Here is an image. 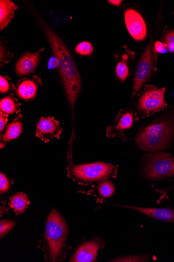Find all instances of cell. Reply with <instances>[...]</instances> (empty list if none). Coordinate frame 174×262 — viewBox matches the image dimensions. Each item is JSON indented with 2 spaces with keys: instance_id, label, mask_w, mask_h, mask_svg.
<instances>
[{
  "instance_id": "obj_1",
  "label": "cell",
  "mask_w": 174,
  "mask_h": 262,
  "mask_svg": "<svg viewBox=\"0 0 174 262\" xmlns=\"http://www.w3.org/2000/svg\"><path fill=\"white\" fill-rule=\"evenodd\" d=\"M40 23L54 56L59 60V73L73 120L74 106L82 89V79L79 69L68 48L60 37L44 21L40 19Z\"/></svg>"
},
{
  "instance_id": "obj_2",
  "label": "cell",
  "mask_w": 174,
  "mask_h": 262,
  "mask_svg": "<svg viewBox=\"0 0 174 262\" xmlns=\"http://www.w3.org/2000/svg\"><path fill=\"white\" fill-rule=\"evenodd\" d=\"M134 141L144 151L155 152L170 149L174 144V105L150 124L140 128Z\"/></svg>"
},
{
  "instance_id": "obj_3",
  "label": "cell",
  "mask_w": 174,
  "mask_h": 262,
  "mask_svg": "<svg viewBox=\"0 0 174 262\" xmlns=\"http://www.w3.org/2000/svg\"><path fill=\"white\" fill-rule=\"evenodd\" d=\"M69 228L60 212L53 209L45 223L40 245L47 261H59L66 257L70 247L67 244Z\"/></svg>"
},
{
  "instance_id": "obj_4",
  "label": "cell",
  "mask_w": 174,
  "mask_h": 262,
  "mask_svg": "<svg viewBox=\"0 0 174 262\" xmlns=\"http://www.w3.org/2000/svg\"><path fill=\"white\" fill-rule=\"evenodd\" d=\"M67 171L68 177L73 181L87 184L113 177L116 168L112 164L97 162L89 164H70Z\"/></svg>"
},
{
  "instance_id": "obj_5",
  "label": "cell",
  "mask_w": 174,
  "mask_h": 262,
  "mask_svg": "<svg viewBox=\"0 0 174 262\" xmlns=\"http://www.w3.org/2000/svg\"><path fill=\"white\" fill-rule=\"evenodd\" d=\"M143 176L149 181H161L174 177V157L163 151L145 156Z\"/></svg>"
},
{
  "instance_id": "obj_6",
  "label": "cell",
  "mask_w": 174,
  "mask_h": 262,
  "mask_svg": "<svg viewBox=\"0 0 174 262\" xmlns=\"http://www.w3.org/2000/svg\"><path fill=\"white\" fill-rule=\"evenodd\" d=\"M165 87L158 88L155 86L147 87L138 99L137 110L139 114L147 117L166 108L165 101Z\"/></svg>"
},
{
  "instance_id": "obj_7",
  "label": "cell",
  "mask_w": 174,
  "mask_h": 262,
  "mask_svg": "<svg viewBox=\"0 0 174 262\" xmlns=\"http://www.w3.org/2000/svg\"><path fill=\"white\" fill-rule=\"evenodd\" d=\"M155 36L145 48L138 63L133 80L132 99L142 88L144 83L152 77L154 70L153 43Z\"/></svg>"
},
{
  "instance_id": "obj_8",
  "label": "cell",
  "mask_w": 174,
  "mask_h": 262,
  "mask_svg": "<svg viewBox=\"0 0 174 262\" xmlns=\"http://www.w3.org/2000/svg\"><path fill=\"white\" fill-rule=\"evenodd\" d=\"M127 30L137 41L144 40L147 36V27L145 20L140 13L133 9H129L124 12Z\"/></svg>"
},
{
  "instance_id": "obj_9",
  "label": "cell",
  "mask_w": 174,
  "mask_h": 262,
  "mask_svg": "<svg viewBox=\"0 0 174 262\" xmlns=\"http://www.w3.org/2000/svg\"><path fill=\"white\" fill-rule=\"evenodd\" d=\"M36 136L44 142L54 138L59 139L63 133L59 122L54 117H42L36 124Z\"/></svg>"
},
{
  "instance_id": "obj_10",
  "label": "cell",
  "mask_w": 174,
  "mask_h": 262,
  "mask_svg": "<svg viewBox=\"0 0 174 262\" xmlns=\"http://www.w3.org/2000/svg\"><path fill=\"white\" fill-rule=\"evenodd\" d=\"M104 246V243L97 238L86 242L80 246L69 261H94L96 258L98 251Z\"/></svg>"
},
{
  "instance_id": "obj_11",
  "label": "cell",
  "mask_w": 174,
  "mask_h": 262,
  "mask_svg": "<svg viewBox=\"0 0 174 262\" xmlns=\"http://www.w3.org/2000/svg\"><path fill=\"white\" fill-rule=\"evenodd\" d=\"M43 49L35 53L27 52L17 60L15 64V72L19 77L29 76L35 72L40 59V54Z\"/></svg>"
},
{
  "instance_id": "obj_12",
  "label": "cell",
  "mask_w": 174,
  "mask_h": 262,
  "mask_svg": "<svg viewBox=\"0 0 174 262\" xmlns=\"http://www.w3.org/2000/svg\"><path fill=\"white\" fill-rule=\"evenodd\" d=\"M133 124V112L130 110L125 111L117 116L112 125L107 128L106 136L108 138H121L124 132L131 128Z\"/></svg>"
},
{
  "instance_id": "obj_13",
  "label": "cell",
  "mask_w": 174,
  "mask_h": 262,
  "mask_svg": "<svg viewBox=\"0 0 174 262\" xmlns=\"http://www.w3.org/2000/svg\"><path fill=\"white\" fill-rule=\"evenodd\" d=\"M123 207L132 209L144 214L157 221L174 224V207L165 208H143L130 206H121Z\"/></svg>"
},
{
  "instance_id": "obj_14",
  "label": "cell",
  "mask_w": 174,
  "mask_h": 262,
  "mask_svg": "<svg viewBox=\"0 0 174 262\" xmlns=\"http://www.w3.org/2000/svg\"><path fill=\"white\" fill-rule=\"evenodd\" d=\"M41 82L37 77L32 79H23L17 85L16 89L17 96L20 99L28 101L34 100L37 94Z\"/></svg>"
},
{
  "instance_id": "obj_15",
  "label": "cell",
  "mask_w": 174,
  "mask_h": 262,
  "mask_svg": "<svg viewBox=\"0 0 174 262\" xmlns=\"http://www.w3.org/2000/svg\"><path fill=\"white\" fill-rule=\"evenodd\" d=\"M23 129L22 116L20 115L8 125L5 132L2 134L1 148H3V146L4 147L7 143L19 137Z\"/></svg>"
},
{
  "instance_id": "obj_16",
  "label": "cell",
  "mask_w": 174,
  "mask_h": 262,
  "mask_svg": "<svg viewBox=\"0 0 174 262\" xmlns=\"http://www.w3.org/2000/svg\"><path fill=\"white\" fill-rule=\"evenodd\" d=\"M18 7L10 0L0 1V30L3 31L8 27L14 17Z\"/></svg>"
},
{
  "instance_id": "obj_17",
  "label": "cell",
  "mask_w": 174,
  "mask_h": 262,
  "mask_svg": "<svg viewBox=\"0 0 174 262\" xmlns=\"http://www.w3.org/2000/svg\"><path fill=\"white\" fill-rule=\"evenodd\" d=\"M30 204L28 196L22 193H17L10 199L9 205L14 212L19 215L23 213Z\"/></svg>"
},
{
  "instance_id": "obj_18",
  "label": "cell",
  "mask_w": 174,
  "mask_h": 262,
  "mask_svg": "<svg viewBox=\"0 0 174 262\" xmlns=\"http://www.w3.org/2000/svg\"><path fill=\"white\" fill-rule=\"evenodd\" d=\"M97 192L102 199H107L112 197L115 192V186L109 180H104L97 186Z\"/></svg>"
},
{
  "instance_id": "obj_19",
  "label": "cell",
  "mask_w": 174,
  "mask_h": 262,
  "mask_svg": "<svg viewBox=\"0 0 174 262\" xmlns=\"http://www.w3.org/2000/svg\"><path fill=\"white\" fill-rule=\"evenodd\" d=\"M0 110L8 115H12L19 111L15 99L12 95H9L0 101Z\"/></svg>"
},
{
  "instance_id": "obj_20",
  "label": "cell",
  "mask_w": 174,
  "mask_h": 262,
  "mask_svg": "<svg viewBox=\"0 0 174 262\" xmlns=\"http://www.w3.org/2000/svg\"><path fill=\"white\" fill-rule=\"evenodd\" d=\"M115 73L121 82H124L128 79L130 75V69L126 60H122L118 62L115 68Z\"/></svg>"
},
{
  "instance_id": "obj_21",
  "label": "cell",
  "mask_w": 174,
  "mask_h": 262,
  "mask_svg": "<svg viewBox=\"0 0 174 262\" xmlns=\"http://www.w3.org/2000/svg\"><path fill=\"white\" fill-rule=\"evenodd\" d=\"M74 51L80 55L87 56L92 54L93 47L90 42L83 41L78 45Z\"/></svg>"
},
{
  "instance_id": "obj_22",
  "label": "cell",
  "mask_w": 174,
  "mask_h": 262,
  "mask_svg": "<svg viewBox=\"0 0 174 262\" xmlns=\"http://www.w3.org/2000/svg\"><path fill=\"white\" fill-rule=\"evenodd\" d=\"M147 258V256L145 255H132L115 258L111 261H146Z\"/></svg>"
},
{
  "instance_id": "obj_23",
  "label": "cell",
  "mask_w": 174,
  "mask_h": 262,
  "mask_svg": "<svg viewBox=\"0 0 174 262\" xmlns=\"http://www.w3.org/2000/svg\"><path fill=\"white\" fill-rule=\"evenodd\" d=\"M15 223L11 221H1L0 222V236L3 237L14 227Z\"/></svg>"
},
{
  "instance_id": "obj_24",
  "label": "cell",
  "mask_w": 174,
  "mask_h": 262,
  "mask_svg": "<svg viewBox=\"0 0 174 262\" xmlns=\"http://www.w3.org/2000/svg\"><path fill=\"white\" fill-rule=\"evenodd\" d=\"M164 40L167 45L168 52L174 53V30L166 33L164 36Z\"/></svg>"
},
{
  "instance_id": "obj_25",
  "label": "cell",
  "mask_w": 174,
  "mask_h": 262,
  "mask_svg": "<svg viewBox=\"0 0 174 262\" xmlns=\"http://www.w3.org/2000/svg\"><path fill=\"white\" fill-rule=\"evenodd\" d=\"M11 183L7 177L1 173L0 174V192L1 194L6 193L10 188Z\"/></svg>"
},
{
  "instance_id": "obj_26",
  "label": "cell",
  "mask_w": 174,
  "mask_h": 262,
  "mask_svg": "<svg viewBox=\"0 0 174 262\" xmlns=\"http://www.w3.org/2000/svg\"><path fill=\"white\" fill-rule=\"evenodd\" d=\"M171 182V185L166 189H158L156 188H154L157 193L161 194V196L160 197L159 200L158 201L157 203L159 204L160 203H161L165 199H168L167 193L174 189V180H172Z\"/></svg>"
},
{
  "instance_id": "obj_27",
  "label": "cell",
  "mask_w": 174,
  "mask_h": 262,
  "mask_svg": "<svg viewBox=\"0 0 174 262\" xmlns=\"http://www.w3.org/2000/svg\"><path fill=\"white\" fill-rule=\"evenodd\" d=\"M11 85L9 81L4 77H0V92L6 94L11 90Z\"/></svg>"
},
{
  "instance_id": "obj_28",
  "label": "cell",
  "mask_w": 174,
  "mask_h": 262,
  "mask_svg": "<svg viewBox=\"0 0 174 262\" xmlns=\"http://www.w3.org/2000/svg\"><path fill=\"white\" fill-rule=\"evenodd\" d=\"M154 51L158 54H165L168 52L167 45L165 42L157 41L154 45Z\"/></svg>"
},
{
  "instance_id": "obj_29",
  "label": "cell",
  "mask_w": 174,
  "mask_h": 262,
  "mask_svg": "<svg viewBox=\"0 0 174 262\" xmlns=\"http://www.w3.org/2000/svg\"><path fill=\"white\" fill-rule=\"evenodd\" d=\"M8 115L3 112H0V132L2 133L5 130L8 122Z\"/></svg>"
},
{
  "instance_id": "obj_30",
  "label": "cell",
  "mask_w": 174,
  "mask_h": 262,
  "mask_svg": "<svg viewBox=\"0 0 174 262\" xmlns=\"http://www.w3.org/2000/svg\"><path fill=\"white\" fill-rule=\"evenodd\" d=\"M59 62L58 58L56 56H54L49 60L48 63V68L49 69H56L59 67Z\"/></svg>"
},
{
  "instance_id": "obj_31",
  "label": "cell",
  "mask_w": 174,
  "mask_h": 262,
  "mask_svg": "<svg viewBox=\"0 0 174 262\" xmlns=\"http://www.w3.org/2000/svg\"><path fill=\"white\" fill-rule=\"evenodd\" d=\"M109 3L115 7H119L122 3L121 0H109Z\"/></svg>"
}]
</instances>
